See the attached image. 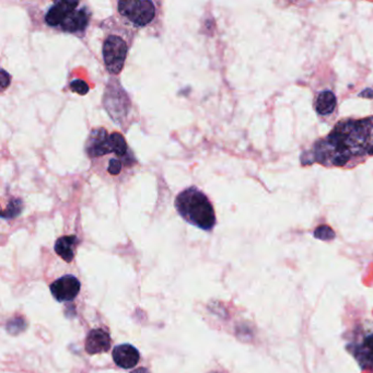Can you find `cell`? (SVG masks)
<instances>
[{"mask_svg": "<svg viewBox=\"0 0 373 373\" xmlns=\"http://www.w3.org/2000/svg\"><path fill=\"white\" fill-rule=\"evenodd\" d=\"M367 154H373V116L344 121L314 146V158L324 165L343 167Z\"/></svg>", "mask_w": 373, "mask_h": 373, "instance_id": "1", "label": "cell"}, {"mask_svg": "<svg viewBox=\"0 0 373 373\" xmlns=\"http://www.w3.org/2000/svg\"><path fill=\"white\" fill-rule=\"evenodd\" d=\"M91 18L93 13L87 4L58 0L46 8L43 21L53 30L83 38L89 28Z\"/></svg>", "mask_w": 373, "mask_h": 373, "instance_id": "2", "label": "cell"}, {"mask_svg": "<svg viewBox=\"0 0 373 373\" xmlns=\"http://www.w3.org/2000/svg\"><path fill=\"white\" fill-rule=\"evenodd\" d=\"M101 29L104 33L102 43V57L105 68L110 75H118L126 62L128 50L132 46L134 30L111 17L102 21Z\"/></svg>", "mask_w": 373, "mask_h": 373, "instance_id": "3", "label": "cell"}, {"mask_svg": "<svg viewBox=\"0 0 373 373\" xmlns=\"http://www.w3.org/2000/svg\"><path fill=\"white\" fill-rule=\"evenodd\" d=\"M175 206L185 222L199 229L210 231L216 224V214L212 202L197 187L183 189L175 198Z\"/></svg>", "mask_w": 373, "mask_h": 373, "instance_id": "4", "label": "cell"}, {"mask_svg": "<svg viewBox=\"0 0 373 373\" xmlns=\"http://www.w3.org/2000/svg\"><path fill=\"white\" fill-rule=\"evenodd\" d=\"M85 151L93 161L102 159L110 154L122 158L135 157L124 136L117 132L109 133L104 127H97L90 132L86 140Z\"/></svg>", "mask_w": 373, "mask_h": 373, "instance_id": "5", "label": "cell"}, {"mask_svg": "<svg viewBox=\"0 0 373 373\" xmlns=\"http://www.w3.org/2000/svg\"><path fill=\"white\" fill-rule=\"evenodd\" d=\"M117 13L123 25L140 30L157 19L158 4L151 0H121L117 1Z\"/></svg>", "mask_w": 373, "mask_h": 373, "instance_id": "6", "label": "cell"}, {"mask_svg": "<svg viewBox=\"0 0 373 373\" xmlns=\"http://www.w3.org/2000/svg\"><path fill=\"white\" fill-rule=\"evenodd\" d=\"M80 281L74 276H64L50 285L53 297L60 302L72 301L80 292Z\"/></svg>", "mask_w": 373, "mask_h": 373, "instance_id": "7", "label": "cell"}, {"mask_svg": "<svg viewBox=\"0 0 373 373\" xmlns=\"http://www.w3.org/2000/svg\"><path fill=\"white\" fill-rule=\"evenodd\" d=\"M140 359V355L137 349L130 344L116 346L113 351V360L121 368H134Z\"/></svg>", "mask_w": 373, "mask_h": 373, "instance_id": "8", "label": "cell"}, {"mask_svg": "<svg viewBox=\"0 0 373 373\" xmlns=\"http://www.w3.org/2000/svg\"><path fill=\"white\" fill-rule=\"evenodd\" d=\"M111 347V337L107 332L103 330H93L90 332L86 339V351L90 355L105 353Z\"/></svg>", "mask_w": 373, "mask_h": 373, "instance_id": "9", "label": "cell"}, {"mask_svg": "<svg viewBox=\"0 0 373 373\" xmlns=\"http://www.w3.org/2000/svg\"><path fill=\"white\" fill-rule=\"evenodd\" d=\"M78 242L79 241L76 236H62L55 243L56 254L64 261L70 263L75 257V250Z\"/></svg>", "mask_w": 373, "mask_h": 373, "instance_id": "10", "label": "cell"}, {"mask_svg": "<svg viewBox=\"0 0 373 373\" xmlns=\"http://www.w3.org/2000/svg\"><path fill=\"white\" fill-rule=\"evenodd\" d=\"M335 107L336 97L332 91H329V90L322 91L316 97V110L318 114L323 115V116L332 114L335 110Z\"/></svg>", "mask_w": 373, "mask_h": 373, "instance_id": "11", "label": "cell"}, {"mask_svg": "<svg viewBox=\"0 0 373 373\" xmlns=\"http://www.w3.org/2000/svg\"><path fill=\"white\" fill-rule=\"evenodd\" d=\"M23 202L21 198H13L8 203L7 208L4 210V219H13L22 212Z\"/></svg>", "mask_w": 373, "mask_h": 373, "instance_id": "12", "label": "cell"}, {"mask_svg": "<svg viewBox=\"0 0 373 373\" xmlns=\"http://www.w3.org/2000/svg\"><path fill=\"white\" fill-rule=\"evenodd\" d=\"M314 236L316 239L323 240V241H330L335 238V233L333 230L327 226H318V229L314 232Z\"/></svg>", "mask_w": 373, "mask_h": 373, "instance_id": "13", "label": "cell"}, {"mask_svg": "<svg viewBox=\"0 0 373 373\" xmlns=\"http://www.w3.org/2000/svg\"><path fill=\"white\" fill-rule=\"evenodd\" d=\"M69 89L72 90V93L80 95H86L89 93V86L81 79H76L72 81L69 83Z\"/></svg>", "mask_w": 373, "mask_h": 373, "instance_id": "14", "label": "cell"}, {"mask_svg": "<svg viewBox=\"0 0 373 373\" xmlns=\"http://www.w3.org/2000/svg\"><path fill=\"white\" fill-rule=\"evenodd\" d=\"M1 78H3L1 79V88H3L4 91V90L7 89L8 86L11 85V76L5 69H1Z\"/></svg>", "mask_w": 373, "mask_h": 373, "instance_id": "15", "label": "cell"}, {"mask_svg": "<svg viewBox=\"0 0 373 373\" xmlns=\"http://www.w3.org/2000/svg\"><path fill=\"white\" fill-rule=\"evenodd\" d=\"M215 373H218V372H215Z\"/></svg>", "mask_w": 373, "mask_h": 373, "instance_id": "16", "label": "cell"}]
</instances>
